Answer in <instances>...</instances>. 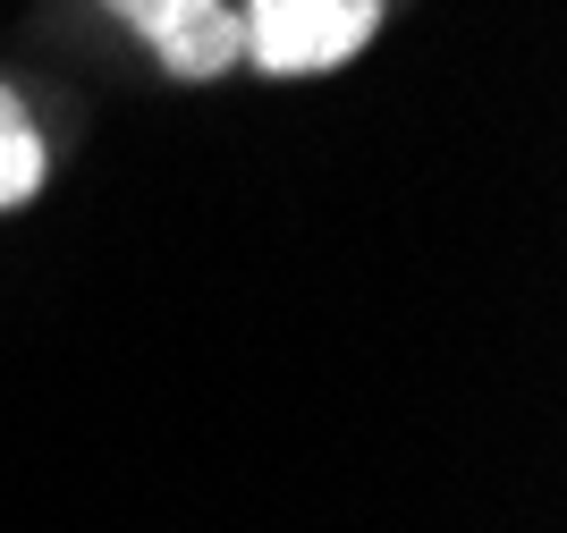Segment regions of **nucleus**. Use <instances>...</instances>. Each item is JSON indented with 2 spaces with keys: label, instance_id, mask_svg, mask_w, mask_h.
<instances>
[{
  "label": "nucleus",
  "instance_id": "f03ea898",
  "mask_svg": "<svg viewBox=\"0 0 567 533\" xmlns=\"http://www.w3.org/2000/svg\"><path fill=\"white\" fill-rule=\"evenodd\" d=\"M111 9L153 43V60H162L178 85L229 76L237 60H246V18H237L229 0H111Z\"/></svg>",
  "mask_w": 567,
  "mask_h": 533
},
{
  "label": "nucleus",
  "instance_id": "7ed1b4c3",
  "mask_svg": "<svg viewBox=\"0 0 567 533\" xmlns=\"http://www.w3.org/2000/svg\"><path fill=\"white\" fill-rule=\"evenodd\" d=\"M43 195V127L25 119V102L0 85V212H18Z\"/></svg>",
  "mask_w": 567,
  "mask_h": 533
},
{
  "label": "nucleus",
  "instance_id": "f257e3e1",
  "mask_svg": "<svg viewBox=\"0 0 567 533\" xmlns=\"http://www.w3.org/2000/svg\"><path fill=\"white\" fill-rule=\"evenodd\" d=\"M246 60L271 76H313V69H339L373 43L381 25V0H246Z\"/></svg>",
  "mask_w": 567,
  "mask_h": 533
}]
</instances>
